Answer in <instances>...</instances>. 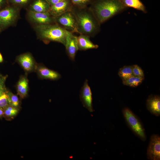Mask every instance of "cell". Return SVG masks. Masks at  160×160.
<instances>
[{"label":"cell","instance_id":"obj_1","mask_svg":"<svg viewBox=\"0 0 160 160\" xmlns=\"http://www.w3.org/2000/svg\"><path fill=\"white\" fill-rule=\"evenodd\" d=\"M71 11L76 19V33L92 37L99 32L100 24L89 7L79 8L73 6Z\"/></svg>","mask_w":160,"mask_h":160},{"label":"cell","instance_id":"obj_2","mask_svg":"<svg viewBox=\"0 0 160 160\" xmlns=\"http://www.w3.org/2000/svg\"><path fill=\"white\" fill-rule=\"evenodd\" d=\"M89 7L100 24L126 8L120 0H92Z\"/></svg>","mask_w":160,"mask_h":160},{"label":"cell","instance_id":"obj_3","mask_svg":"<svg viewBox=\"0 0 160 160\" xmlns=\"http://www.w3.org/2000/svg\"><path fill=\"white\" fill-rule=\"evenodd\" d=\"M35 30L39 38L45 43L55 41L65 46L68 31L56 23L38 25Z\"/></svg>","mask_w":160,"mask_h":160},{"label":"cell","instance_id":"obj_4","mask_svg":"<svg viewBox=\"0 0 160 160\" xmlns=\"http://www.w3.org/2000/svg\"><path fill=\"white\" fill-rule=\"evenodd\" d=\"M122 112L127 122L132 130L142 140H145L144 130L137 116L128 108H124Z\"/></svg>","mask_w":160,"mask_h":160},{"label":"cell","instance_id":"obj_5","mask_svg":"<svg viewBox=\"0 0 160 160\" xmlns=\"http://www.w3.org/2000/svg\"><path fill=\"white\" fill-rule=\"evenodd\" d=\"M55 23L72 33L76 32V21L75 16L71 11L54 17Z\"/></svg>","mask_w":160,"mask_h":160},{"label":"cell","instance_id":"obj_6","mask_svg":"<svg viewBox=\"0 0 160 160\" xmlns=\"http://www.w3.org/2000/svg\"><path fill=\"white\" fill-rule=\"evenodd\" d=\"M18 10L15 7H9L0 11V27L5 28L11 25L16 20Z\"/></svg>","mask_w":160,"mask_h":160},{"label":"cell","instance_id":"obj_7","mask_svg":"<svg viewBox=\"0 0 160 160\" xmlns=\"http://www.w3.org/2000/svg\"><path fill=\"white\" fill-rule=\"evenodd\" d=\"M147 156L148 159H160V137L156 135H153L151 137L147 150Z\"/></svg>","mask_w":160,"mask_h":160},{"label":"cell","instance_id":"obj_8","mask_svg":"<svg viewBox=\"0 0 160 160\" xmlns=\"http://www.w3.org/2000/svg\"><path fill=\"white\" fill-rule=\"evenodd\" d=\"M64 46L69 59L72 61H74L76 54L79 50L77 36L74 35L73 33L68 31Z\"/></svg>","mask_w":160,"mask_h":160},{"label":"cell","instance_id":"obj_9","mask_svg":"<svg viewBox=\"0 0 160 160\" xmlns=\"http://www.w3.org/2000/svg\"><path fill=\"white\" fill-rule=\"evenodd\" d=\"M80 98L83 106L90 112L93 111L92 94L87 79H86L80 91Z\"/></svg>","mask_w":160,"mask_h":160},{"label":"cell","instance_id":"obj_10","mask_svg":"<svg viewBox=\"0 0 160 160\" xmlns=\"http://www.w3.org/2000/svg\"><path fill=\"white\" fill-rule=\"evenodd\" d=\"M28 15L31 21L38 25L55 23L54 17L48 12H39L29 10Z\"/></svg>","mask_w":160,"mask_h":160},{"label":"cell","instance_id":"obj_11","mask_svg":"<svg viewBox=\"0 0 160 160\" xmlns=\"http://www.w3.org/2000/svg\"><path fill=\"white\" fill-rule=\"evenodd\" d=\"M73 6L71 0H63L50 6L48 12L55 17L71 11Z\"/></svg>","mask_w":160,"mask_h":160},{"label":"cell","instance_id":"obj_12","mask_svg":"<svg viewBox=\"0 0 160 160\" xmlns=\"http://www.w3.org/2000/svg\"><path fill=\"white\" fill-rule=\"evenodd\" d=\"M17 61L24 70L27 72H31L36 70L37 66L34 60L29 53H25L19 56Z\"/></svg>","mask_w":160,"mask_h":160},{"label":"cell","instance_id":"obj_13","mask_svg":"<svg viewBox=\"0 0 160 160\" xmlns=\"http://www.w3.org/2000/svg\"><path fill=\"white\" fill-rule=\"evenodd\" d=\"M36 70L39 76L41 79L54 81L61 78V75L59 73L43 65H37Z\"/></svg>","mask_w":160,"mask_h":160},{"label":"cell","instance_id":"obj_14","mask_svg":"<svg viewBox=\"0 0 160 160\" xmlns=\"http://www.w3.org/2000/svg\"><path fill=\"white\" fill-rule=\"evenodd\" d=\"M147 107L152 114L156 116L160 115V98L158 95L150 96L146 102Z\"/></svg>","mask_w":160,"mask_h":160},{"label":"cell","instance_id":"obj_15","mask_svg":"<svg viewBox=\"0 0 160 160\" xmlns=\"http://www.w3.org/2000/svg\"><path fill=\"white\" fill-rule=\"evenodd\" d=\"M89 36L80 34L77 36L79 50L84 51L92 49H96L98 46L94 44L90 40Z\"/></svg>","mask_w":160,"mask_h":160},{"label":"cell","instance_id":"obj_16","mask_svg":"<svg viewBox=\"0 0 160 160\" xmlns=\"http://www.w3.org/2000/svg\"><path fill=\"white\" fill-rule=\"evenodd\" d=\"M50 7L46 0H35L31 5L29 10L39 12H47Z\"/></svg>","mask_w":160,"mask_h":160},{"label":"cell","instance_id":"obj_17","mask_svg":"<svg viewBox=\"0 0 160 160\" xmlns=\"http://www.w3.org/2000/svg\"><path fill=\"white\" fill-rule=\"evenodd\" d=\"M17 94L22 98L27 95L28 90V80L25 76L21 77L17 85Z\"/></svg>","mask_w":160,"mask_h":160},{"label":"cell","instance_id":"obj_18","mask_svg":"<svg viewBox=\"0 0 160 160\" xmlns=\"http://www.w3.org/2000/svg\"><path fill=\"white\" fill-rule=\"evenodd\" d=\"M123 5L127 7H130L144 13L147 12L145 6L140 0H120Z\"/></svg>","mask_w":160,"mask_h":160},{"label":"cell","instance_id":"obj_19","mask_svg":"<svg viewBox=\"0 0 160 160\" xmlns=\"http://www.w3.org/2000/svg\"><path fill=\"white\" fill-rule=\"evenodd\" d=\"M144 77L132 75L127 79L123 81L124 84L132 87H136L143 81Z\"/></svg>","mask_w":160,"mask_h":160},{"label":"cell","instance_id":"obj_20","mask_svg":"<svg viewBox=\"0 0 160 160\" xmlns=\"http://www.w3.org/2000/svg\"><path fill=\"white\" fill-rule=\"evenodd\" d=\"M118 75L122 81L127 79L133 75L132 66H126L121 68Z\"/></svg>","mask_w":160,"mask_h":160},{"label":"cell","instance_id":"obj_21","mask_svg":"<svg viewBox=\"0 0 160 160\" xmlns=\"http://www.w3.org/2000/svg\"><path fill=\"white\" fill-rule=\"evenodd\" d=\"M9 105H10L9 97L8 91L6 90L0 95V108L4 109Z\"/></svg>","mask_w":160,"mask_h":160},{"label":"cell","instance_id":"obj_22","mask_svg":"<svg viewBox=\"0 0 160 160\" xmlns=\"http://www.w3.org/2000/svg\"><path fill=\"white\" fill-rule=\"evenodd\" d=\"M4 116L11 117L16 115L18 112L17 107L9 105L4 109Z\"/></svg>","mask_w":160,"mask_h":160},{"label":"cell","instance_id":"obj_23","mask_svg":"<svg viewBox=\"0 0 160 160\" xmlns=\"http://www.w3.org/2000/svg\"><path fill=\"white\" fill-rule=\"evenodd\" d=\"M73 6L82 8L88 7L90 4L92 0H71Z\"/></svg>","mask_w":160,"mask_h":160},{"label":"cell","instance_id":"obj_24","mask_svg":"<svg viewBox=\"0 0 160 160\" xmlns=\"http://www.w3.org/2000/svg\"><path fill=\"white\" fill-rule=\"evenodd\" d=\"M8 94L9 105L15 107H17L19 104V100L17 96L10 92H8Z\"/></svg>","mask_w":160,"mask_h":160},{"label":"cell","instance_id":"obj_25","mask_svg":"<svg viewBox=\"0 0 160 160\" xmlns=\"http://www.w3.org/2000/svg\"><path fill=\"white\" fill-rule=\"evenodd\" d=\"M133 75L135 76L144 77V74L141 68L138 65H135L132 66Z\"/></svg>","mask_w":160,"mask_h":160},{"label":"cell","instance_id":"obj_26","mask_svg":"<svg viewBox=\"0 0 160 160\" xmlns=\"http://www.w3.org/2000/svg\"><path fill=\"white\" fill-rule=\"evenodd\" d=\"M7 77V75H0V95L6 90L5 82Z\"/></svg>","mask_w":160,"mask_h":160},{"label":"cell","instance_id":"obj_27","mask_svg":"<svg viewBox=\"0 0 160 160\" xmlns=\"http://www.w3.org/2000/svg\"><path fill=\"white\" fill-rule=\"evenodd\" d=\"M12 4L18 5H25L31 0H9Z\"/></svg>","mask_w":160,"mask_h":160},{"label":"cell","instance_id":"obj_28","mask_svg":"<svg viewBox=\"0 0 160 160\" xmlns=\"http://www.w3.org/2000/svg\"><path fill=\"white\" fill-rule=\"evenodd\" d=\"M50 6L63 0H46Z\"/></svg>","mask_w":160,"mask_h":160},{"label":"cell","instance_id":"obj_29","mask_svg":"<svg viewBox=\"0 0 160 160\" xmlns=\"http://www.w3.org/2000/svg\"><path fill=\"white\" fill-rule=\"evenodd\" d=\"M4 116V110L2 108H0V117Z\"/></svg>","mask_w":160,"mask_h":160},{"label":"cell","instance_id":"obj_30","mask_svg":"<svg viewBox=\"0 0 160 160\" xmlns=\"http://www.w3.org/2000/svg\"><path fill=\"white\" fill-rule=\"evenodd\" d=\"M5 3L4 0H0V8Z\"/></svg>","mask_w":160,"mask_h":160},{"label":"cell","instance_id":"obj_31","mask_svg":"<svg viewBox=\"0 0 160 160\" xmlns=\"http://www.w3.org/2000/svg\"><path fill=\"white\" fill-rule=\"evenodd\" d=\"M3 59L1 53H0V63L3 62Z\"/></svg>","mask_w":160,"mask_h":160}]
</instances>
